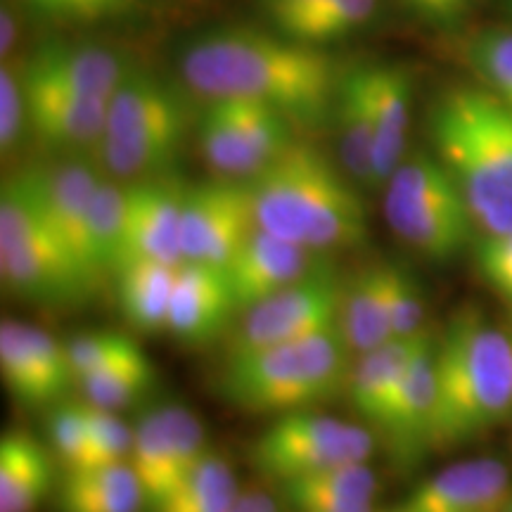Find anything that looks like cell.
Instances as JSON below:
<instances>
[{
  "mask_svg": "<svg viewBox=\"0 0 512 512\" xmlns=\"http://www.w3.org/2000/svg\"><path fill=\"white\" fill-rule=\"evenodd\" d=\"M183 79L204 98L266 102L294 126L316 128L335 112L339 74L320 48L254 29L202 36L183 53Z\"/></svg>",
  "mask_w": 512,
  "mask_h": 512,
  "instance_id": "1",
  "label": "cell"
},
{
  "mask_svg": "<svg viewBox=\"0 0 512 512\" xmlns=\"http://www.w3.org/2000/svg\"><path fill=\"white\" fill-rule=\"evenodd\" d=\"M256 228L330 254L366 240V204L328 155L294 140L245 181Z\"/></svg>",
  "mask_w": 512,
  "mask_h": 512,
  "instance_id": "2",
  "label": "cell"
},
{
  "mask_svg": "<svg viewBox=\"0 0 512 512\" xmlns=\"http://www.w3.org/2000/svg\"><path fill=\"white\" fill-rule=\"evenodd\" d=\"M434 155L484 235L512 233V110L484 86H451L430 110Z\"/></svg>",
  "mask_w": 512,
  "mask_h": 512,
  "instance_id": "3",
  "label": "cell"
},
{
  "mask_svg": "<svg viewBox=\"0 0 512 512\" xmlns=\"http://www.w3.org/2000/svg\"><path fill=\"white\" fill-rule=\"evenodd\" d=\"M437 403L432 448L463 446L484 437L512 411V337L482 311L453 316L434 339Z\"/></svg>",
  "mask_w": 512,
  "mask_h": 512,
  "instance_id": "4",
  "label": "cell"
},
{
  "mask_svg": "<svg viewBox=\"0 0 512 512\" xmlns=\"http://www.w3.org/2000/svg\"><path fill=\"white\" fill-rule=\"evenodd\" d=\"M351 351L337 328L226 358L219 394L247 413L311 411L347 394Z\"/></svg>",
  "mask_w": 512,
  "mask_h": 512,
  "instance_id": "5",
  "label": "cell"
},
{
  "mask_svg": "<svg viewBox=\"0 0 512 512\" xmlns=\"http://www.w3.org/2000/svg\"><path fill=\"white\" fill-rule=\"evenodd\" d=\"M188 131L190 110L181 93L157 74L128 69L107 100L105 136L95 152L117 181L164 176Z\"/></svg>",
  "mask_w": 512,
  "mask_h": 512,
  "instance_id": "6",
  "label": "cell"
},
{
  "mask_svg": "<svg viewBox=\"0 0 512 512\" xmlns=\"http://www.w3.org/2000/svg\"><path fill=\"white\" fill-rule=\"evenodd\" d=\"M0 273L15 297L46 309L93 297L50 228L31 169L5 178L0 188Z\"/></svg>",
  "mask_w": 512,
  "mask_h": 512,
  "instance_id": "7",
  "label": "cell"
},
{
  "mask_svg": "<svg viewBox=\"0 0 512 512\" xmlns=\"http://www.w3.org/2000/svg\"><path fill=\"white\" fill-rule=\"evenodd\" d=\"M382 207L396 238L432 261L453 259L479 230L456 178L427 152L403 157L384 185Z\"/></svg>",
  "mask_w": 512,
  "mask_h": 512,
  "instance_id": "8",
  "label": "cell"
},
{
  "mask_svg": "<svg viewBox=\"0 0 512 512\" xmlns=\"http://www.w3.org/2000/svg\"><path fill=\"white\" fill-rule=\"evenodd\" d=\"M373 448L375 439L366 427L311 408L278 415L254 439L249 460L261 475L280 484L339 465L366 463Z\"/></svg>",
  "mask_w": 512,
  "mask_h": 512,
  "instance_id": "9",
  "label": "cell"
},
{
  "mask_svg": "<svg viewBox=\"0 0 512 512\" xmlns=\"http://www.w3.org/2000/svg\"><path fill=\"white\" fill-rule=\"evenodd\" d=\"M344 285L347 280L335 266L323 261L302 280L242 311L226 335V356L252 354L337 328Z\"/></svg>",
  "mask_w": 512,
  "mask_h": 512,
  "instance_id": "10",
  "label": "cell"
},
{
  "mask_svg": "<svg viewBox=\"0 0 512 512\" xmlns=\"http://www.w3.org/2000/svg\"><path fill=\"white\" fill-rule=\"evenodd\" d=\"M207 451L202 420L181 403H166L140 415L133 425L128 463L143 486L145 508L155 510Z\"/></svg>",
  "mask_w": 512,
  "mask_h": 512,
  "instance_id": "11",
  "label": "cell"
},
{
  "mask_svg": "<svg viewBox=\"0 0 512 512\" xmlns=\"http://www.w3.org/2000/svg\"><path fill=\"white\" fill-rule=\"evenodd\" d=\"M256 228L245 181L216 178L188 185L183 207V261L226 268Z\"/></svg>",
  "mask_w": 512,
  "mask_h": 512,
  "instance_id": "12",
  "label": "cell"
},
{
  "mask_svg": "<svg viewBox=\"0 0 512 512\" xmlns=\"http://www.w3.org/2000/svg\"><path fill=\"white\" fill-rule=\"evenodd\" d=\"M0 375L8 392L29 408L55 406L76 387L67 342L15 318L0 325Z\"/></svg>",
  "mask_w": 512,
  "mask_h": 512,
  "instance_id": "13",
  "label": "cell"
},
{
  "mask_svg": "<svg viewBox=\"0 0 512 512\" xmlns=\"http://www.w3.org/2000/svg\"><path fill=\"white\" fill-rule=\"evenodd\" d=\"M36 178L38 197L50 221V228L69 254L83 285L95 294L102 287L95 273L88 238V209L100 183V174L93 164L83 159H64L46 169H31Z\"/></svg>",
  "mask_w": 512,
  "mask_h": 512,
  "instance_id": "14",
  "label": "cell"
},
{
  "mask_svg": "<svg viewBox=\"0 0 512 512\" xmlns=\"http://www.w3.org/2000/svg\"><path fill=\"white\" fill-rule=\"evenodd\" d=\"M27 102V128L38 143L57 152L98 150L107 124V100L76 95L57 83L19 69Z\"/></svg>",
  "mask_w": 512,
  "mask_h": 512,
  "instance_id": "15",
  "label": "cell"
},
{
  "mask_svg": "<svg viewBox=\"0 0 512 512\" xmlns=\"http://www.w3.org/2000/svg\"><path fill=\"white\" fill-rule=\"evenodd\" d=\"M240 316L223 268L183 261L169 313V335L183 347H209L228 335Z\"/></svg>",
  "mask_w": 512,
  "mask_h": 512,
  "instance_id": "16",
  "label": "cell"
},
{
  "mask_svg": "<svg viewBox=\"0 0 512 512\" xmlns=\"http://www.w3.org/2000/svg\"><path fill=\"white\" fill-rule=\"evenodd\" d=\"M323 261H328L325 254L313 252L268 230L254 228L223 271L228 275L230 290L242 313L249 306L264 302L271 294L285 290L287 285L302 280Z\"/></svg>",
  "mask_w": 512,
  "mask_h": 512,
  "instance_id": "17",
  "label": "cell"
},
{
  "mask_svg": "<svg viewBox=\"0 0 512 512\" xmlns=\"http://www.w3.org/2000/svg\"><path fill=\"white\" fill-rule=\"evenodd\" d=\"M188 185L171 176H152L128 183V261L152 259L183 264V207Z\"/></svg>",
  "mask_w": 512,
  "mask_h": 512,
  "instance_id": "18",
  "label": "cell"
},
{
  "mask_svg": "<svg viewBox=\"0 0 512 512\" xmlns=\"http://www.w3.org/2000/svg\"><path fill=\"white\" fill-rule=\"evenodd\" d=\"M512 479L498 458L448 465L422 482L399 512H510Z\"/></svg>",
  "mask_w": 512,
  "mask_h": 512,
  "instance_id": "19",
  "label": "cell"
},
{
  "mask_svg": "<svg viewBox=\"0 0 512 512\" xmlns=\"http://www.w3.org/2000/svg\"><path fill=\"white\" fill-rule=\"evenodd\" d=\"M434 403H437V368H434V339L427 335L377 427L399 463L411 465L432 448Z\"/></svg>",
  "mask_w": 512,
  "mask_h": 512,
  "instance_id": "20",
  "label": "cell"
},
{
  "mask_svg": "<svg viewBox=\"0 0 512 512\" xmlns=\"http://www.w3.org/2000/svg\"><path fill=\"white\" fill-rule=\"evenodd\" d=\"M375 110L373 185H387L406 157L413 105V76L401 64H370Z\"/></svg>",
  "mask_w": 512,
  "mask_h": 512,
  "instance_id": "21",
  "label": "cell"
},
{
  "mask_svg": "<svg viewBox=\"0 0 512 512\" xmlns=\"http://www.w3.org/2000/svg\"><path fill=\"white\" fill-rule=\"evenodd\" d=\"M53 448L34 434L10 430L0 439V512H38L57 482Z\"/></svg>",
  "mask_w": 512,
  "mask_h": 512,
  "instance_id": "22",
  "label": "cell"
},
{
  "mask_svg": "<svg viewBox=\"0 0 512 512\" xmlns=\"http://www.w3.org/2000/svg\"><path fill=\"white\" fill-rule=\"evenodd\" d=\"M22 69L83 98L110 100L131 67L107 48L48 43L38 48Z\"/></svg>",
  "mask_w": 512,
  "mask_h": 512,
  "instance_id": "23",
  "label": "cell"
},
{
  "mask_svg": "<svg viewBox=\"0 0 512 512\" xmlns=\"http://www.w3.org/2000/svg\"><path fill=\"white\" fill-rule=\"evenodd\" d=\"M337 330L354 356L394 339L389 316V261L370 264L344 285Z\"/></svg>",
  "mask_w": 512,
  "mask_h": 512,
  "instance_id": "24",
  "label": "cell"
},
{
  "mask_svg": "<svg viewBox=\"0 0 512 512\" xmlns=\"http://www.w3.org/2000/svg\"><path fill=\"white\" fill-rule=\"evenodd\" d=\"M427 335L430 332L425 330L422 335L411 339H389L382 347L354 358L347 384V399L356 415L370 422V427H375V430L380 427L403 375H406L413 356L418 354Z\"/></svg>",
  "mask_w": 512,
  "mask_h": 512,
  "instance_id": "25",
  "label": "cell"
},
{
  "mask_svg": "<svg viewBox=\"0 0 512 512\" xmlns=\"http://www.w3.org/2000/svg\"><path fill=\"white\" fill-rule=\"evenodd\" d=\"M339 133V162L351 181L373 185L375 110L373 81L368 67H356L342 74L335 100Z\"/></svg>",
  "mask_w": 512,
  "mask_h": 512,
  "instance_id": "26",
  "label": "cell"
},
{
  "mask_svg": "<svg viewBox=\"0 0 512 512\" xmlns=\"http://www.w3.org/2000/svg\"><path fill=\"white\" fill-rule=\"evenodd\" d=\"M178 266L152 259H131L114 275L119 309L126 323L143 335L169 330Z\"/></svg>",
  "mask_w": 512,
  "mask_h": 512,
  "instance_id": "27",
  "label": "cell"
},
{
  "mask_svg": "<svg viewBox=\"0 0 512 512\" xmlns=\"http://www.w3.org/2000/svg\"><path fill=\"white\" fill-rule=\"evenodd\" d=\"M57 505L60 512H140L145 508V496L136 472L126 460L62 472Z\"/></svg>",
  "mask_w": 512,
  "mask_h": 512,
  "instance_id": "28",
  "label": "cell"
},
{
  "mask_svg": "<svg viewBox=\"0 0 512 512\" xmlns=\"http://www.w3.org/2000/svg\"><path fill=\"white\" fill-rule=\"evenodd\" d=\"M197 143L202 159L219 178L247 181L256 174L252 147L233 98H211L207 102L197 121Z\"/></svg>",
  "mask_w": 512,
  "mask_h": 512,
  "instance_id": "29",
  "label": "cell"
},
{
  "mask_svg": "<svg viewBox=\"0 0 512 512\" xmlns=\"http://www.w3.org/2000/svg\"><path fill=\"white\" fill-rule=\"evenodd\" d=\"M128 183L117 178H100L88 209V238L100 283L114 280L128 261Z\"/></svg>",
  "mask_w": 512,
  "mask_h": 512,
  "instance_id": "30",
  "label": "cell"
},
{
  "mask_svg": "<svg viewBox=\"0 0 512 512\" xmlns=\"http://www.w3.org/2000/svg\"><path fill=\"white\" fill-rule=\"evenodd\" d=\"M157 370L155 363L145 356V351L136 347L128 354L114 358L95 373L81 377L79 389L83 401L91 406L105 408V411H121L143 401L155 389Z\"/></svg>",
  "mask_w": 512,
  "mask_h": 512,
  "instance_id": "31",
  "label": "cell"
},
{
  "mask_svg": "<svg viewBox=\"0 0 512 512\" xmlns=\"http://www.w3.org/2000/svg\"><path fill=\"white\" fill-rule=\"evenodd\" d=\"M280 494L292 510L306 505L375 503L377 475L368 463H349L297 479L280 482Z\"/></svg>",
  "mask_w": 512,
  "mask_h": 512,
  "instance_id": "32",
  "label": "cell"
},
{
  "mask_svg": "<svg viewBox=\"0 0 512 512\" xmlns=\"http://www.w3.org/2000/svg\"><path fill=\"white\" fill-rule=\"evenodd\" d=\"M238 496L233 467L219 453L207 451L152 512H230Z\"/></svg>",
  "mask_w": 512,
  "mask_h": 512,
  "instance_id": "33",
  "label": "cell"
},
{
  "mask_svg": "<svg viewBox=\"0 0 512 512\" xmlns=\"http://www.w3.org/2000/svg\"><path fill=\"white\" fill-rule=\"evenodd\" d=\"M48 446L53 448L62 472H74L86 467L88 460V413L86 401L64 399L48 408L46 418Z\"/></svg>",
  "mask_w": 512,
  "mask_h": 512,
  "instance_id": "34",
  "label": "cell"
},
{
  "mask_svg": "<svg viewBox=\"0 0 512 512\" xmlns=\"http://www.w3.org/2000/svg\"><path fill=\"white\" fill-rule=\"evenodd\" d=\"M467 60L484 88L512 110V29H486L467 43Z\"/></svg>",
  "mask_w": 512,
  "mask_h": 512,
  "instance_id": "35",
  "label": "cell"
},
{
  "mask_svg": "<svg viewBox=\"0 0 512 512\" xmlns=\"http://www.w3.org/2000/svg\"><path fill=\"white\" fill-rule=\"evenodd\" d=\"M88 413V434H91V444H88V460L86 467H102L114 463H126L133 448V427H128L124 420L114 411L91 406L86 401Z\"/></svg>",
  "mask_w": 512,
  "mask_h": 512,
  "instance_id": "36",
  "label": "cell"
},
{
  "mask_svg": "<svg viewBox=\"0 0 512 512\" xmlns=\"http://www.w3.org/2000/svg\"><path fill=\"white\" fill-rule=\"evenodd\" d=\"M389 316L394 339H411L425 332V304L415 275L408 268L389 264Z\"/></svg>",
  "mask_w": 512,
  "mask_h": 512,
  "instance_id": "37",
  "label": "cell"
},
{
  "mask_svg": "<svg viewBox=\"0 0 512 512\" xmlns=\"http://www.w3.org/2000/svg\"><path fill=\"white\" fill-rule=\"evenodd\" d=\"M136 347V339L124 335V332L112 330L81 332V335L72 337L67 342V351L76 375V384H79L81 377L95 373V370L105 366V363L128 354V351Z\"/></svg>",
  "mask_w": 512,
  "mask_h": 512,
  "instance_id": "38",
  "label": "cell"
},
{
  "mask_svg": "<svg viewBox=\"0 0 512 512\" xmlns=\"http://www.w3.org/2000/svg\"><path fill=\"white\" fill-rule=\"evenodd\" d=\"M27 131V102L19 69L3 62L0 69V150L8 157Z\"/></svg>",
  "mask_w": 512,
  "mask_h": 512,
  "instance_id": "39",
  "label": "cell"
},
{
  "mask_svg": "<svg viewBox=\"0 0 512 512\" xmlns=\"http://www.w3.org/2000/svg\"><path fill=\"white\" fill-rule=\"evenodd\" d=\"M477 264L489 285L512 302V233L486 235L477 245Z\"/></svg>",
  "mask_w": 512,
  "mask_h": 512,
  "instance_id": "40",
  "label": "cell"
},
{
  "mask_svg": "<svg viewBox=\"0 0 512 512\" xmlns=\"http://www.w3.org/2000/svg\"><path fill=\"white\" fill-rule=\"evenodd\" d=\"M335 0H261L266 15L280 34L292 38L302 31L309 19L328 10Z\"/></svg>",
  "mask_w": 512,
  "mask_h": 512,
  "instance_id": "41",
  "label": "cell"
},
{
  "mask_svg": "<svg viewBox=\"0 0 512 512\" xmlns=\"http://www.w3.org/2000/svg\"><path fill=\"white\" fill-rule=\"evenodd\" d=\"M29 3L46 15L93 22V19L119 15L131 8L133 0H29Z\"/></svg>",
  "mask_w": 512,
  "mask_h": 512,
  "instance_id": "42",
  "label": "cell"
},
{
  "mask_svg": "<svg viewBox=\"0 0 512 512\" xmlns=\"http://www.w3.org/2000/svg\"><path fill=\"white\" fill-rule=\"evenodd\" d=\"M470 3L472 0H422L415 15H420L425 22L437 24V27H451L465 15Z\"/></svg>",
  "mask_w": 512,
  "mask_h": 512,
  "instance_id": "43",
  "label": "cell"
},
{
  "mask_svg": "<svg viewBox=\"0 0 512 512\" xmlns=\"http://www.w3.org/2000/svg\"><path fill=\"white\" fill-rule=\"evenodd\" d=\"M230 512H283L280 505L275 503L273 496H268L266 491L252 489V491H240L238 501H235Z\"/></svg>",
  "mask_w": 512,
  "mask_h": 512,
  "instance_id": "44",
  "label": "cell"
},
{
  "mask_svg": "<svg viewBox=\"0 0 512 512\" xmlns=\"http://www.w3.org/2000/svg\"><path fill=\"white\" fill-rule=\"evenodd\" d=\"M17 41V29H15V17L10 15L8 10H3L0 15V53H3L5 60H8L12 46Z\"/></svg>",
  "mask_w": 512,
  "mask_h": 512,
  "instance_id": "45",
  "label": "cell"
},
{
  "mask_svg": "<svg viewBox=\"0 0 512 512\" xmlns=\"http://www.w3.org/2000/svg\"><path fill=\"white\" fill-rule=\"evenodd\" d=\"M420 3H422V0H403V5H406V8H411L413 12L420 8Z\"/></svg>",
  "mask_w": 512,
  "mask_h": 512,
  "instance_id": "46",
  "label": "cell"
},
{
  "mask_svg": "<svg viewBox=\"0 0 512 512\" xmlns=\"http://www.w3.org/2000/svg\"><path fill=\"white\" fill-rule=\"evenodd\" d=\"M510 337H512V325H510Z\"/></svg>",
  "mask_w": 512,
  "mask_h": 512,
  "instance_id": "47",
  "label": "cell"
},
{
  "mask_svg": "<svg viewBox=\"0 0 512 512\" xmlns=\"http://www.w3.org/2000/svg\"><path fill=\"white\" fill-rule=\"evenodd\" d=\"M510 8H512V0H510Z\"/></svg>",
  "mask_w": 512,
  "mask_h": 512,
  "instance_id": "48",
  "label": "cell"
},
{
  "mask_svg": "<svg viewBox=\"0 0 512 512\" xmlns=\"http://www.w3.org/2000/svg\"><path fill=\"white\" fill-rule=\"evenodd\" d=\"M510 512H512V505H510Z\"/></svg>",
  "mask_w": 512,
  "mask_h": 512,
  "instance_id": "49",
  "label": "cell"
},
{
  "mask_svg": "<svg viewBox=\"0 0 512 512\" xmlns=\"http://www.w3.org/2000/svg\"><path fill=\"white\" fill-rule=\"evenodd\" d=\"M394 512H399V510H394Z\"/></svg>",
  "mask_w": 512,
  "mask_h": 512,
  "instance_id": "50",
  "label": "cell"
}]
</instances>
